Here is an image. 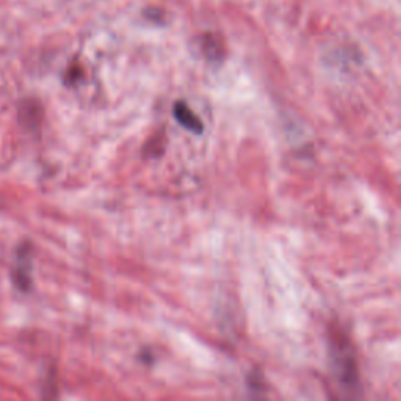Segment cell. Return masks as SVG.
Returning <instances> with one entry per match:
<instances>
[{
    "instance_id": "6da1fadb",
    "label": "cell",
    "mask_w": 401,
    "mask_h": 401,
    "mask_svg": "<svg viewBox=\"0 0 401 401\" xmlns=\"http://www.w3.org/2000/svg\"><path fill=\"white\" fill-rule=\"evenodd\" d=\"M328 348H329V365L335 381L340 386L342 391L353 395L361 389V381H359L357 361L350 339L340 331V329H333L328 335Z\"/></svg>"
},
{
    "instance_id": "3957f363",
    "label": "cell",
    "mask_w": 401,
    "mask_h": 401,
    "mask_svg": "<svg viewBox=\"0 0 401 401\" xmlns=\"http://www.w3.org/2000/svg\"><path fill=\"white\" fill-rule=\"evenodd\" d=\"M248 386H250V391L256 392L259 391L261 395L263 393V382L261 380V375H250L248 376Z\"/></svg>"
},
{
    "instance_id": "7a4b0ae2",
    "label": "cell",
    "mask_w": 401,
    "mask_h": 401,
    "mask_svg": "<svg viewBox=\"0 0 401 401\" xmlns=\"http://www.w3.org/2000/svg\"><path fill=\"white\" fill-rule=\"evenodd\" d=\"M173 116L182 127L190 131L192 133L200 135L204 132V124L200 121V118H198L196 113L185 102H182V100L173 105Z\"/></svg>"
}]
</instances>
